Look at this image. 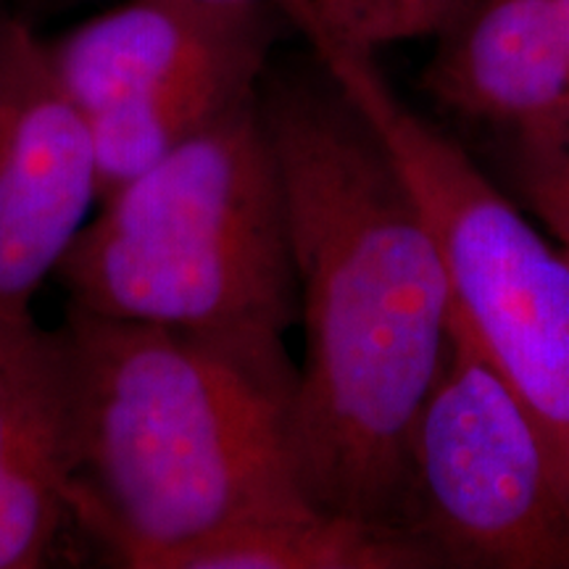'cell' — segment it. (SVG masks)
<instances>
[{"mask_svg":"<svg viewBox=\"0 0 569 569\" xmlns=\"http://www.w3.org/2000/svg\"><path fill=\"white\" fill-rule=\"evenodd\" d=\"M169 569H443L407 530L325 509L259 519L180 553Z\"/></svg>","mask_w":569,"mask_h":569,"instance_id":"cell-9","label":"cell"},{"mask_svg":"<svg viewBox=\"0 0 569 569\" xmlns=\"http://www.w3.org/2000/svg\"><path fill=\"white\" fill-rule=\"evenodd\" d=\"M517 159H536V161H553L569 167V127H565L557 138L543 142L536 148H517Z\"/></svg>","mask_w":569,"mask_h":569,"instance_id":"cell-14","label":"cell"},{"mask_svg":"<svg viewBox=\"0 0 569 569\" xmlns=\"http://www.w3.org/2000/svg\"><path fill=\"white\" fill-rule=\"evenodd\" d=\"M98 203L53 274L67 306L193 340L288 409L301 301L259 92Z\"/></svg>","mask_w":569,"mask_h":569,"instance_id":"cell-3","label":"cell"},{"mask_svg":"<svg viewBox=\"0 0 569 569\" xmlns=\"http://www.w3.org/2000/svg\"><path fill=\"white\" fill-rule=\"evenodd\" d=\"M557 3H559V11H561V17H565V24L569 32V0H557Z\"/></svg>","mask_w":569,"mask_h":569,"instance_id":"cell-17","label":"cell"},{"mask_svg":"<svg viewBox=\"0 0 569 569\" xmlns=\"http://www.w3.org/2000/svg\"><path fill=\"white\" fill-rule=\"evenodd\" d=\"M288 30L274 6L124 0L46 40L90 132L98 201L253 98Z\"/></svg>","mask_w":569,"mask_h":569,"instance_id":"cell-6","label":"cell"},{"mask_svg":"<svg viewBox=\"0 0 569 569\" xmlns=\"http://www.w3.org/2000/svg\"><path fill=\"white\" fill-rule=\"evenodd\" d=\"M517 180L525 203L569 253V167L553 161L517 159Z\"/></svg>","mask_w":569,"mask_h":569,"instance_id":"cell-13","label":"cell"},{"mask_svg":"<svg viewBox=\"0 0 569 569\" xmlns=\"http://www.w3.org/2000/svg\"><path fill=\"white\" fill-rule=\"evenodd\" d=\"M398 528L443 569H569V488L549 438L457 317L409 430Z\"/></svg>","mask_w":569,"mask_h":569,"instance_id":"cell-5","label":"cell"},{"mask_svg":"<svg viewBox=\"0 0 569 569\" xmlns=\"http://www.w3.org/2000/svg\"><path fill=\"white\" fill-rule=\"evenodd\" d=\"M467 0H309V13L332 38L377 53L393 42L436 38Z\"/></svg>","mask_w":569,"mask_h":569,"instance_id":"cell-12","label":"cell"},{"mask_svg":"<svg viewBox=\"0 0 569 569\" xmlns=\"http://www.w3.org/2000/svg\"><path fill=\"white\" fill-rule=\"evenodd\" d=\"M259 103L301 301L284 425L296 480L319 509L398 528L409 430L451 343L443 256L386 142L317 56L269 67Z\"/></svg>","mask_w":569,"mask_h":569,"instance_id":"cell-1","label":"cell"},{"mask_svg":"<svg viewBox=\"0 0 569 569\" xmlns=\"http://www.w3.org/2000/svg\"><path fill=\"white\" fill-rule=\"evenodd\" d=\"M69 501L109 565L169 569L259 519L319 509L298 486L288 409L177 332L67 306Z\"/></svg>","mask_w":569,"mask_h":569,"instance_id":"cell-2","label":"cell"},{"mask_svg":"<svg viewBox=\"0 0 569 569\" xmlns=\"http://www.w3.org/2000/svg\"><path fill=\"white\" fill-rule=\"evenodd\" d=\"M290 27L386 142L438 240L453 317L536 415L569 488V253L398 96L377 53L322 30L309 0Z\"/></svg>","mask_w":569,"mask_h":569,"instance_id":"cell-4","label":"cell"},{"mask_svg":"<svg viewBox=\"0 0 569 569\" xmlns=\"http://www.w3.org/2000/svg\"><path fill=\"white\" fill-rule=\"evenodd\" d=\"M422 88L440 109L536 148L569 127V32L557 0H467L436 34Z\"/></svg>","mask_w":569,"mask_h":569,"instance_id":"cell-8","label":"cell"},{"mask_svg":"<svg viewBox=\"0 0 569 569\" xmlns=\"http://www.w3.org/2000/svg\"><path fill=\"white\" fill-rule=\"evenodd\" d=\"M92 203L88 127L30 17L0 0V322L32 317Z\"/></svg>","mask_w":569,"mask_h":569,"instance_id":"cell-7","label":"cell"},{"mask_svg":"<svg viewBox=\"0 0 569 569\" xmlns=\"http://www.w3.org/2000/svg\"><path fill=\"white\" fill-rule=\"evenodd\" d=\"M198 3H211V6H274L280 11L282 0H198Z\"/></svg>","mask_w":569,"mask_h":569,"instance_id":"cell-15","label":"cell"},{"mask_svg":"<svg viewBox=\"0 0 569 569\" xmlns=\"http://www.w3.org/2000/svg\"><path fill=\"white\" fill-rule=\"evenodd\" d=\"M82 538L59 469L0 472V569L46 567Z\"/></svg>","mask_w":569,"mask_h":569,"instance_id":"cell-11","label":"cell"},{"mask_svg":"<svg viewBox=\"0 0 569 569\" xmlns=\"http://www.w3.org/2000/svg\"><path fill=\"white\" fill-rule=\"evenodd\" d=\"M48 3H53V0H17V9L24 13V17H30L32 11H40L46 9Z\"/></svg>","mask_w":569,"mask_h":569,"instance_id":"cell-16","label":"cell"},{"mask_svg":"<svg viewBox=\"0 0 569 569\" xmlns=\"http://www.w3.org/2000/svg\"><path fill=\"white\" fill-rule=\"evenodd\" d=\"M69 359L61 330L34 317L0 322V472L59 469L69 478Z\"/></svg>","mask_w":569,"mask_h":569,"instance_id":"cell-10","label":"cell"}]
</instances>
